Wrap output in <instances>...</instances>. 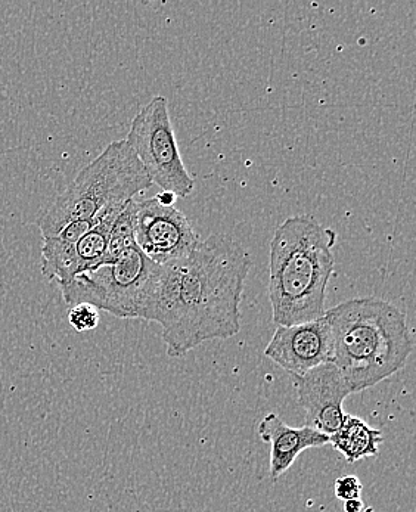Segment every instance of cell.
<instances>
[{
  "mask_svg": "<svg viewBox=\"0 0 416 512\" xmlns=\"http://www.w3.org/2000/svg\"><path fill=\"white\" fill-rule=\"evenodd\" d=\"M250 254L234 238L214 234L182 259L160 266L144 321L157 322L170 358L241 331V300Z\"/></svg>",
  "mask_w": 416,
  "mask_h": 512,
  "instance_id": "1",
  "label": "cell"
},
{
  "mask_svg": "<svg viewBox=\"0 0 416 512\" xmlns=\"http://www.w3.org/2000/svg\"><path fill=\"white\" fill-rule=\"evenodd\" d=\"M334 229L309 214L288 217L270 241L269 300L278 327L316 321L325 315L334 273Z\"/></svg>",
  "mask_w": 416,
  "mask_h": 512,
  "instance_id": "2",
  "label": "cell"
},
{
  "mask_svg": "<svg viewBox=\"0 0 416 512\" xmlns=\"http://www.w3.org/2000/svg\"><path fill=\"white\" fill-rule=\"evenodd\" d=\"M334 363L352 393L363 392L399 372L414 352L406 315L377 297L347 300L325 312Z\"/></svg>",
  "mask_w": 416,
  "mask_h": 512,
  "instance_id": "3",
  "label": "cell"
},
{
  "mask_svg": "<svg viewBox=\"0 0 416 512\" xmlns=\"http://www.w3.org/2000/svg\"><path fill=\"white\" fill-rule=\"evenodd\" d=\"M151 186L148 173L126 139L111 142L55 198L37 225L43 238L57 237L70 223L93 219L108 207L123 206Z\"/></svg>",
  "mask_w": 416,
  "mask_h": 512,
  "instance_id": "4",
  "label": "cell"
},
{
  "mask_svg": "<svg viewBox=\"0 0 416 512\" xmlns=\"http://www.w3.org/2000/svg\"><path fill=\"white\" fill-rule=\"evenodd\" d=\"M158 275L160 266L148 259L138 245H133L108 265L80 273L60 291L70 307L88 303L116 318L142 319Z\"/></svg>",
  "mask_w": 416,
  "mask_h": 512,
  "instance_id": "5",
  "label": "cell"
},
{
  "mask_svg": "<svg viewBox=\"0 0 416 512\" xmlns=\"http://www.w3.org/2000/svg\"><path fill=\"white\" fill-rule=\"evenodd\" d=\"M126 142L148 173L152 185L188 198L195 188L180 155L175 127L170 119L169 102L155 96L132 120Z\"/></svg>",
  "mask_w": 416,
  "mask_h": 512,
  "instance_id": "6",
  "label": "cell"
},
{
  "mask_svg": "<svg viewBox=\"0 0 416 512\" xmlns=\"http://www.w3.org/2000/svg\"><path fill=\"white\" fill-rule=\"evenodd\" d=\"M133 225L136 245L158 266L188 256L201 241L182 211L161 206L155 197L135 201Z\"/></svg>",
  "mask_w": 416,
  "mask_h": 512,
  "instance_id": "7",
  "label": "cell"
},
{
  "mask_svg": "<svg viewBox=\"0 0 416 512\" xmlns=\"http://www.w3.org/2000/svg\"><path fill=\"white\" fill-rule=\"evenodd\" d=\"M294 380L306 427L332 436L343 424V403L352 394L340 369L334 363H322Z\"/></svg>",
  "mask_w": 416,
  "mask_h": 512,
  "instance_id": "8",
  "label": "cell"
},
{
  "mask_svg": "<svg viewBox=\"0 0 416 512\" xmlns=\"http://www.w3.org/2000/svg\"><path fill=\"white\" fill-rule=\"evenodd\" d=\"M331 350V330L322 316L316 321L276 328L265 356L297 378L329 362Z\"/></svg>",
  "mask_w": 416,
  "mask_h": 512,
  "instance_id": "9",
  "label": "cell"
},
{
  "mask_svg": "<svg viewBox=\"0 0 416 512\" xmlns=\"http://www.w3.org/2000/svg\"><path fill=\"white\" fill-rule=\"evenodd\" d=\"M260 439L270 445V477L284 476L307 449L329 445V436L306 427H291L276 414H268L257 427Z\"/></svg>",
  "mask_w": 416,
  "mask_h": 512,
  "instance_id": "10",
  "label": "cell"
},
{
  "mask_svg": "<svg viewBox=\"0 0 416 512\" xmlns=\"http://www.w3.org/2000/svg\"><path fill=\"white\" fill-rule=\"evenodd\" d=\"M383 442V431L369 427L362 418L350 414H346L341 427L329 436V445L340 452L349 464L377 456Z\"/></svg>",
  "mask_w": 416,
  "mask_h": 512,
  "instance_id": "11",
  "label": "cell"
},
{
  "mask_svg": "<svg viewBox=\"0 0 416 512\" xmlns=\"http://www.w3.org/2000/svg\"><path fill=\"white\" fill-rule=\"evenodd\" d=\"M42 272L51 281H57L58 287L70 284L77 275L83 273L76 245L68 244L58 237L43 238Z\"/></svg>",
  "mask_w": 416,
  "mask_h": 512,
  "instance_id": "12",
  "label": "cell"
},
{
  "mask_svg": "<svg viewBox=\"0 0 416 512\" xmlns=\"http://www.w3.org/2000/svg\"><path fill=\"white\" fill-rule=\"evenodd\" d=\"M68 322L77 332L93 331L99 325V310L92 304H76L68 309Z\"/></svg>",
  "mask_w": 416,
  "mask_h": 512,
  "instance_id": "13",
  "label": "cell"
},
{
  "mask_svg": "<svg viewBox=\"0 0 416 512\" xmlns=\"http://www.w3.org/2000/svg\"><path fill=\"white\" fill-rule=\"evenodd\" d=\"M98 222L99 216L89 220H80V222L70 223V225L62 229L57 237L64 242H68V244L76 245L89 231H92V229L98 225Z\"/></svg>",
  "mask_w": 416,
  "mask_h": 512,
  "instance_id": "14",
  "label": "cell"
},
{
  "mask_svg": "<svg viewBox=\"0 0 416 512\" xmlns=\"http://www.w3.org/2000/svg\"><path fill=\"white\" fill-rule=\"evenodd\" d=\"M362 490L363 484L356 476L340 477L334 484L335 498L343 502L360 499Z\"/></svg>",
  "mask_w": 416,
  "mask_h": 512,
  "instance_id": "15",
  "label": "cell"
},
{
  "mask_svg": "<svg viewBox=\"0 0 416 512\" xmlns=\"http://www.w3.org/2000/svg\"><path fill=\"white\" fill-rule=\"evenodd\" d=\"M155 200H157L158 203L161 204V206L173 207V204L176 203V200H178V197H176V195L173 194V192L161 191L160 194H157V197H155Z\"/></svg>",
  "mask_w": 416,
  "mask_h": 512,
  "instance_id": "16",
  "label": "cell"
},
{
  "mask_svg": "<svg viewBox=\"0 0 416 512\" xmlns=\"http://www.w3.org/2000/svg\"><path fill=\"white\" fill-rule=\"evenodd\" d=\"M363 502L360 499H352V501L344 502V512H362Z\"/></svg>",
  "mask_w": 416,
  "mask_h": 512,
  "instance_id": "17",
  "label": "cell"
},
{
  "mask_svg": "<svg viewBox=\"0 0 416 512\" xmlns=\"http://www.w3.org/2000/svg\"><path fill=\"white\" fill-rule=\"evenodd\" d=\"M365 512H372V508H369V510H366Z\"/></svg>",
  "mask_w": 416,
  "mask_h": 512,
  "instance_id": "18",
  "label": "cell"
}]
</instances>
